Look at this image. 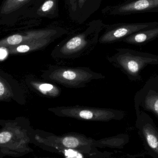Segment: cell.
Returning a JSON list of instances; mask_svg holds the SVG:
<instances>
[{
    "label": "cell",
    "instance_id": "1",
    "mask_svg": "<svg viewBox=\"0 0 158 158\" xmlns=\"http://www.w3.org/2000/svg\"><path fill=\"white\" fill-rule=\"evenodd\" d=\"M117 52L108 58L116 68L124 73L130 81H142L141 71L148 65H158V55L129 48H117Z\"/></svg>",
    "mask_w": 158,
    "mask_h": 158
},
{
    "label": "cell",
    "instance_id": "2",
    "mask_svg": "<svg viewBox=\"0 0 158 158\" xmlns=\"http://www.w3.org/2000/svg\"><path fill=\"white\" fill-rule=\"evenodd\" d=\"M136 116V126L147 149L155 158H158V128L147 113L140 111Z\"/></svg>",
    "mask_w": 158,
    "mask_h": 158
},
{
    "label": "cell",
    "instance_id": "3",
    "mask_svg": "<svg viewBox=\"0 0 158 158\" xmlns=\"http://www.w3.org/2000/svg\"><path fill=\"white\" fill-rule=\"evenodd\" d=\"M158 26V22L141 24H119L111 27L100 39L103 43L121 42L126 37L141 31L152 28Z\"/></svg>",
    "mask_w": 158,
    "mask_h": 158
},
{
    "label": "cell",
    "instance_id": "4",
    "mask_svg": "<svg viewBox=\"0 0 158 158\" xmlns=\"http://www.w3.org/2000/svg\"><path fill=\"white\" fill-rule=\"evenodd\" d=\"M136 114L143 110L149 111L158 118V91L145 84L135 94L134 98Z\"/></svg>",
    "mask_w": 158,
    "mask_h": 158
},
{
    "label": "cell",
    "instance_id": "5",
    "mask_svg": "<svg viewBox=\"0 0 158 158\" xmlns=\"http://www.w3.org/2000/svg\"><path fill=\"white\" fill-rule=\"evenodd\" d=\"M44 0H5L1 6L2 19L6 20H15L26 14L28 8L32 5L38 8Z\"/></svg>",
    "mask_w": 158,
    "mask_h": 158
},
{
    "label": "cell",
    "instance_id": "6",
    "mask_svg": "<svg viewBox=\"0 0 158 158\" xmlns=\"http://www.w3.org/2000/svg\"><path fill=\"white\" fill-rule=\"evenodd\" d=\"M156 8L158 10V0H137L116 6L112 12L114 15H121L153 10Z\"/></svg>",
    "mask_w": 158,
    "mask_h": 158
},
{
    "label": "cell",
    "instance_id": "7",
    "mask_svg": "<svg viewBox=\"0 0 158 158\" xmlns=\"http://www.w3.org/2000/svg\"><path fill=\"white\" fill-rule=\"evenodd\" d=\"M158 37V26L134 33L123 39L121 42L134 45H142L154 40Z\"/></svg>",
    "mask_w": 158,
    "mask_h": 158
},
{
    "label": "cell",
    "instance_id": "8",
    "mask_svg": "<svg viewBox=\"0 0 158 158\" xmlns=\"http://www.w3.org/2000/svg\"><path fill=\"white\" fill-rule=\"evenodd\" d=\"M47 141L55 143L58 144L60 146H63L68 149L84 151L85 147L90 145L89 140L78 136H67L61 138H48Z\"/></svg>",
    "mask_w": 158,
    "mask_h": 158
},
{
    "label": "cell",
    "instance_id": "9",
    "mask_svg": "<svg viewBox=\"0 0 158 158\" xmlns=\"http://www.w3.org/2000/svg\"><path fill=\"white\" fill-rule=\"evenodd\" d=\"M57 0H44L37 10V15L43 16H48V15H55L56 11Z\"/></svg>",
    "mask_w": 158,
    "mask_h": 158
},
{
    "label": "cell",
    "instance_id": "10",
    "mask_svg": "<svg viewBox=\"0 0 158 158\" xmlns=\"http://www.w3.org/2000/svg\"><path fill=\"white\" fill-rule=\"evenodd\" d=\"M81 37L77 36L70 40L66 44V48L69 50H73L79 47L82 43Z\"/></svg>",
    "mask_w": 158,
    "mask_h": 158
},
{
    "label": "cell",
    "instance_id": "11",
    "mask_svg": "<svg viewBox=\"0 0 158 158\" xmlns=\"http://www.w3.org/2000/svg\"><path fill=\"white\" fill-rule=\"evenodd\" d=\"M23 40L22 36L18 34H15L7 38L6 41L7 43L10 45H16L20 43Z\"/></svg>",
    "mask_w": 158,
    "mask_h": 158
},
{
    "label": "cell",
    "instance_id": "12",
    "mask_svg": "<svg viewBox=\"0 0 158 158\" xmlns=\"http://www.w3.org/2000/svg\"><path fill=\"white\" fill-rule=\"evenodd\" d=\"M145 85L158 91V75L149 79L146 82Z\"/></svg>",
    "mask_w": 158,
    "mask_h": 158
},
{
    "label": "cell",
    "instance_id": "13",
    "mask_svg": "<svg viewBox=\"0 0 158 158\" xmlns=\"http://www.w3.org/2000/svg\"><path fill=\"white\" fill-rule=\"evenodd\" d=\"M62 77L66 80H74L77 77V74L75 72L70 70H66L62 73Z\"/></svg>",
    "mask_w": 158,
    "mask_h": 158
},
{
    "label": "cell",
    "instance_id": "14",
    "mask_svg": "<svg viewBox=\"0 0 158 158\" xmlns=\"http://www.w3.org/2000/svg\"><path fill=\"white\" fill-rule=\"evenodd\" d=\"M39 89L43 93H46L53 90V86L50 84H42L39 86Z\"/></svg>",
    "mask_w": 158,
    "mask_h": 158
},
{
    "label": "cell",
    "instance_id": "15",
    "mask_svg": "<svg viewBox=\"0 0 158 158\" xmlns=\"http://www.w3.org/2000/svg\"><path fill=\"white\" fill-rule=\"evenodd\" d=\"M29 50L30 47L27 45H21L17 48V51L20 53L27 52Z\"/></svg>",
    "mask_w": 158,
    "mask_h": 158
},
{
    "label": "cell",
    "instance_id": "16",
    "mask_svg": "<svg viewBox=\"0 0 158 158\" xmlns=\"http://www.w3.org/2000/svg\"><path fill=\"white\" fill-rule=\"evenodd\" d=\"M8 55L7 50L4 47H2L0 49V58L1 61H2Z\"/></svg>",
    "mask_w": 158,
    "mask_h": 158
},
{
    "label": "cell",
    "instance_id": "17",
    "mask_svg": "<svg viewBox=\"0 0 158 158\" xmlns=\"http://www.w3.org/2000/svg\"><path fill=\"white\" fill-rule=\"evenodd\" d=\"M78 2V0H69V4L70 7L72 8V9L74 10V11H75L77 8Z\"/></svg>",
    "mask_w": 158,
    "mask_h": 158
},
{
    "label": "cell",
    "instance_id": "18",
    "mask_svg": "<svg viewBox=\"0 0 158 158\" xmlns=\"http://www.w3.org/2000/svg\"><path fill=\"white\" fill-rule=\"evenodd\" d=\"M5 92V88L2 82H0V96L2 97L3 95Z\"/></svg>",
    "mask_w": 158,
    "mask_h": 158
},
{
    "label": "cell",
    "instance_id": "19",
    "mask_svg": "<svg viewBox=\"0 0 158 158\" xmlns=\"http://www.w3.org/2000/svg\"><path fill=\"white\" fill-rule=\"evenodd\" d=\"M84 2H85V0H78V4L82 5V4Z\"/></svg>",
    "mask_w": 158,
    "mask_h": 158
}]
</instances>
